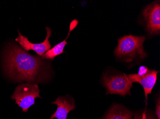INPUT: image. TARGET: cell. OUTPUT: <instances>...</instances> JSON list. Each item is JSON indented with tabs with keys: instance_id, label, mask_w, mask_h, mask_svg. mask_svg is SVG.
Wrapping results in <instances>:
<instances>
[{
	"instance_id": "6da1fadb",
	"label": "cell",
	"mask_w": 160,
	"mask_h": 119,
	"mask_svg": "<svg viewBox=\"0 0 160 119\" xmlns=\"http://www.w3.org/2000/svg\"><path fill=\"white\" fill-rule=\"evenodd\" d=\"M3 63L6 74L17 81L35 84L46 81L50 77L49 62L29 54L14 44H9L6 47Z\"/></svg>"
},
{
	"instance_id": "7a4b0ae2",
	"label": "cell",
	"mask_w": 160,
	"mask_h": 119,
	"mask_svg": "<svg viewBox=\"0 0 160 119\" xmlns=\"http://www.w3.org/2000/svg\"><path fill=\"white\" fill-rule=\"evenodd\" d=\"M145 36H124L118 40V45L114 51L118 59L126 62H132L138 59L146 58L147 53L143 49L146 40Z\"/></svg>"
},
{
	"instance_id": "3957f363",
	"label": "cell",
	"mask_w": 160,
	"mask_h": 119,
	"mask_svg": "<svg viewBox=\"0 0 160 119\" xmlns=\"http://www.w3.org/2000/svg\"><path fill=\"white\" fill-rule=\"evenodd\" d=\"M40 92L37 84L24 83L16 87L11 99L16 101V103L23 112H27L29 108L35 104L36 98H42L39 95Z\"/></svg>"
},
{
	"instance_id": "277c9868",
	"label": "cell",
	"mask_w": 160,
	"mask_h": 119,
	"mask_svg": "<svg viewBox=\"0 0 160 119\" xmlns=\"http://www.w3.org/2000/svg\"><path fill=\"white\" fill-rule=\"evenodd\" d=\"M103 82L107 89V94H118L123 96L130 95L132 83L125 73L105 74L103 77Z\"/></svg>"
},
{
	"instance_id": "5b68a950",
	"label": "cell",
	"mask_w": 160,
	"mask_h": 119,
	"mask_svg": "<svg viewBox=\"0 0 160 119\" xmlns=\"http://www.w3.org/2000/svg\"><path fill=\"white\" fill-rule=\"evenodd\" d=\"M142 14L148 33L151 35L160 34V2H154L147 5L143 11Z\"/></svg>"
},
{
	"instance_id": "8992f818",
	"label": "cell",
	"mask_w": 160,
	"mask_h": 119,
	"mask_svg": "<svg viewBox=\"0 0 160 119\" xmlns=\"http://www.w3.org/2000/svg\"><path fill=\"white\" fill-rule=\"evenodd\" d=\"M46 30L47 31V36L45 40L42 43H31L27 37L21 34L19 30H18V36L16 38V41L25 51L28 52L30 50H32L36 52L38 56L42 57L47 51L52 48V45L49 41V38L52 35V31L48 27H47Z\"/></svg>"
},
{
	"instance_id": "52a82bcc",
	"label": "cell",
	"mask_w": 160,
	"mask_h": 119,
	"mask_svg": "<svg viewBox=\"0 0 160 119\" xmlns=\"http://www.w3.org/2000/svg\"><path fill=\"white\" fill-rule=\"evenodd\" d=\"M158 72L159 71L155 70H149L148 72L143 76L130 74L128 77L132 83H139L142 85L144 91L145 98L147 100L148 95L152 93V90L156 84Z\"/></svg>"
},
{
	"instance_id": "ba28073f",
	"label": "cell",
	"mask_w": 160,
	"mask_h": 119,
	"mask_svg": "<svg viewBox=\"0 0 160 119\" xmlns=\"http://www.w3.org/2000/svg\"><path fill=\"white\" fill-rule=\"evenodd\" d=\"M52 103L56 104L57 109L55 113L51 116L50 119H67L69 112L75 108V101L73 97L69 95L58 97L56 100L52 102Z\"/></svg>"
},
{
	"instance_id": "9c48e42d",
	"label": "cell",
	"mask_w": 160,
	"mask_h": 119,
	"mask_svg": "<svg viewBox=\"0 0 160 119\" xmlns=\"http://www.w3.org/2000/svg\"><path fill=\"white\" fill-rule=\"evenodd\" d=\"M78 24V21L77 20H74L71 22L70 26V30L69 33L68 34V36L66 37V39H65L63 41L55 45L53 48L49 49L48 51L43 56H42L43 59L45 60H53L54 58L56 56L62 54L64 53V48L65 47L68 43H67L66 40L69 38L70 36V33L72 32L77 25Z\"/></svg>"
},
{
	"instance_id": "30bf717a",
	"label": "cell",
	"mask_w": 160,
	"mask_h": 119,
	"mask_svg": "<svg viewBox=\"0 0 160 119\" xmlns=\"http://www.w3.org/2000/svg\"><path fill=\"white\" fill-rule=\"evenodd\" d=\"M132 114L128 109L119 104L114 105L104 119H132Z\"/></svg>"
},
{
	"instance_id": "8fae6325",
	"label": "cell",
	"mask_w": 160,
	"mask_h": 119,
	"mask_svg": "<svg viewBox=\"0 0 160 119\" xmlns=\"http://www.w3.org/2000/svg\"><path fill=\"white\" fill-rule=\"evenodd\" d=\"M135 119H155L153 116L151 114L144 112L142 115L137 114L135 115Z\"/></svg>"
},
{
	"instance_id": "7c38bea8",
	"label": "cell",
	"mask_w": 160,
	"mask_h": 119,
	"mask_svg": "<svg viewBox=\"0 0 160 119\" xmlns=\"http://www.w3.org/2000/svg\"><path fill=\"white\" fill-rule=\"evenodd\" d=\"M148 68L146 66H142L139 68V72L137 73L139 76H142L144 74H146L148 72Z\"/></svg>"
},
{
	"instance_id": "4fadbf2b",
	"label": "cell",
	"mask_w": 160,
	"mask_h": 119,
	"mask_svg": "<svg viewBox=\"0 0 160 119\" xmlns=\"http://www.w3.org/2000/svg\"><path fill=\"white\" fill-rule=\"evenodd\" d=\"M156 114L158 119H160V101L159 98L156 103Z\"/></svg>"
}]
</instances>
